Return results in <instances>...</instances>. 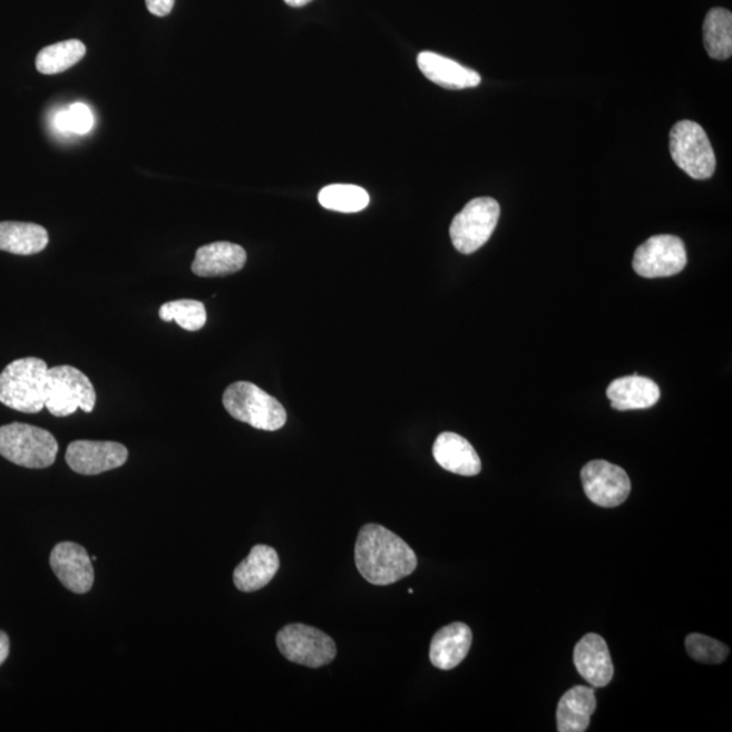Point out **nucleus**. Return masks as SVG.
<instances>
[{"instance_id":"obj_21","label":"nucleus","mask_w":732,"mask_h":732,"mask_svg":"<svg viewBox=\"0 0 732 732\" xmlns=\"http://www.w3.org/2000/svg\"><path fill=\"white\" fill-rule=\"evenodd\" d=\"M48 231L39 224L0 223V250L16 255H35L48 246Z\"/></svg>"},{"instance_id":"obj_8","label":"nucleus","mask_w":732,"mask_h":732,"mask_svg":"<svg viewBox=\"0 0 732 732\" xmlns=\"http://www.w3.org/2000/svg\"><path fill=\"white\" fill-rule=\"evenodd\" d=\"M280 653L297 665L318 668L333 662L336 646L323 631L305 624H290L277 634Z\"/></svg>"},{"instance_id":"obj_26","label":"nucleus","mask_w":732,"mask_h":732,"mask_svg":"<svg viewBox=\"0 0 732 732\" xmlns=\"http://www.w3.org/2000/svg\"><path fill=\"white\" fill-rule=\"evenodd\" d=\"M53 127L61 134H89L94 127V116L89 106L72 104L66 109L56 113Z\"/></svg>"},{"instance_id":"obj_9","label":"nucleus","mask_w":732,"mask_h":732,"mask_svg":"<svg viewBox=\"0 0 732 732\" xmlns=\"http://www.w3.org/2000/svg\"><path fill=\"white\" fill-rule=\"evenodd\" d=\"M685 244L679 236L655 235L641 244L634 255V271L644 279L672 277L684 271Z\"/></svg>"},{"instance_id":"obj_17","label":"nucleus","mask_w":732,"mask_h":732,"mask_svg":"<svg viewBox=\"0 0 732 732\" xmlns=\"http://www.w3.org/2000/svg\"><path fill=\"white\" fill-rule=\"evenodd\" d=\"M433 456L438 466L449 472L461 475V477H475L481 471V461L477 450L465 437L449 433V431L437 437Z\"/></svg>"},{"instance_id":"obj_27","label":"nucleus","mask_w":732,"mask_h":732,"mask_svg":"<svg viewBox=\"0 0 732 732\" xmlns=\"http://www.w3.org/2000/svg\"><path fill=\"white\" fill-rule=\"evenodd\" d=\"M685 647L691 658L702 663H710V665L724 662L730 654V650L725 644L702 634L687 636Z\"/></svg>"},{"instance_id":"obj_1","label":"nucleus","mask_w":732,"mask_h":732,"mask_svg":"<svg viewBox=\"0 0 732 732\" xmlns=\"http://www.w3.org/2000/svg\"><path fill=\"white\" fill-rule=\"evenodd\" d=\"M354 560L362 578L377 586L397 584L414 573L418 566L417 555L409 544L379 524L361 528Z\"/></svg>"},{"instance_id":"obj_11","label":"nucleus","mask_w":732,"mask_h":732,"mask_svg":"<svg viewBox=\"0 0 732 732\" xmlns=\"http://www.w3.org/2000/svg\"><path fill=\"white\" fill-rule=\"evenodd\" d=\"M127 460L128 449L113 441H74L66 452L68 467L87 477L120 468Z\"/></svg>"},{"instance_id":"obj_10","label":"nucleus","mask_w":732,"mask_h":732,"mask_svg":"<svg viewBox=\"0 0 732 732\" xmlns=\"http://www.w3.org/2000/svg\"><path fill=\"white\" fill-rule=\"evenodd\" d=\"M580 478L586 497L601 508H617L629 497L631 480L627 472L612 462H587L582 468Z\"/></svg>"},{"instance_id":"obj_19","label":"nucleus","mask_w":732,"mask_h":732,"mask_svg":"<svg viewBox=\"0 0 732 732\" xmlns=\"http://www.w3.org/2000/svg\"><path fill=\"white\" fill-rule=\"evenodd\" d=\"M612 409L618 411L650 409L661 398L660 387L655 381L637 377H625L613 380L606 390Z\"/></svg>"},{"instance_id":"obj_29","label":"nucleus","mask_w":732,"mask_h":732,"mask_svg":"<svg viewBox=\"0 0 732 732\" xmlns=\"http://www.w3.org/2000/svg\"><path fill=\"white\" fill-rule=\"evenodd\" d=\"M10 653V641L9 636L4 632L0 631V665L8 660Z\"/></svg>"},{"instance_id":"obj_3","label":"nucleus","mask_w":732,"mask_h":732,"mask_svg":"<svg viewBox=\"0 0 732 732\" xmlns=\"http://www.w3.org/2000/svg\"><path fill=\"white\" fill-rule=\"evenodd\" d=\"M223 406L236 421L255 429L275 431L286 423L284 406L248 381L231 384L224 392Z\"/></svg>"},{"instance_id":"obj_20","label":"nucleus","mask_w":732,"mask_h":732,"mask_svg":"<svg viewBox=\"0 0 732 732\" xmlns=\"http://www.w3.org/2000/svg\"><path fill=\"white\" fill-rule=\"evenodd\" d=\"M597 709L596 692L584 685L574 686L563 694L556 711L559 732H584Z\"/></svg>"},{"instance_id":"obj_6","label":"nucleus","mask_w":732,"mask_h":732,"mask_svg":"<svg viewBox=\"0 0 732 732\" xmlns=\"http://www.w3.org/2000/svg\"><path fill=\"white\" fill-rule=\"evenodd\" d=\"M672 158L682 172L697 180L710 179L716 170V156L702 125L680 121L671 130Z\"/></svg>"},{"instance_id":"obj_15","label":"nucleus","mask_w":732,"mask_h":732,"mask_svg":"<svg viewBox=\"0 0 732 732\" xmlns=\"http://www.w3.org/2000/svg\"><path fill=\"white\" fill-rule=\"evenodd\" d=\"M472 646V631L465 623H453L437 632L430 644V662L440 671H452L467 658Z\"/></svg>"},{"instance_id":"obj_4","label":"nucleus","mask_w":732,"mask_h":732,"mask_svg":"<svg viewBox=\"0 0 732 732\" xmlns=\"http://www.w3.org/2000/svg\"><path fill=\"white\" fill-rule=\"evenodd\" d=\"M58 452L59 443L48 430L18 422L0 428V456L17 466L48 468Z\"/></svg>"},{"instance_id":"obj_25","label":"nucleus","mask_w":732,"mask_h":732,"mask_svg":"<svg viewBox=\"0 0 732 732\" xmlns=\"http://www.w3.org/2000/svg\"><path fill=\"white\" fill-rule=\"evenodd\" d=\"M159 318L163 322H177L186 331H198L206 323V310L197 300H175L160 306Z\"/></svg>"},{"instance_id":"obj_14","label":"nucleus","mask_w":732,"mask_h":732,"mask_svg":"<svg viewBox=\"0 0 732 732\" xmlns=\"http://www.w3.org/2000/svg\"><path fill=\"white\" fill-rule=\"evenodd\" d=\"M246 261L247 254L240 244L216 242L197 250L192 271L198 277H222L241 272Z\"/></svg>"},{"instance_id":"obj_23","label":"nucleus","mask_w":732,"mask_h":732,"mask_svg":"<svg viewBox=\"0 0 732 732\" xmlns=\"http://www.w3.org/2000/svg\"><path fill=\"white\" fill-rule=\"evenodd\" d=\"M86 46L79 40H67L41 49L36 67L43 75L61 74L85 58Z\"/></svg>"},{"instance_id":"obj_7","label":"nucleus","mask_w":732,"mask_h":732,"mask_svg":"<svg viewBox=\"0 0 732 732\" xmlns=\"http://www.w3.org/2000/svg\"><path fill=\"white\" fill-rule=\"evenodd\" d=\"M500 215V206L490 197L475 198L450 224V240L461 254H472L490 240Z\"/></svg>"},{"instance_id":"obj_12","label":"nucleus","mask_w":732,"mask_h":732,"mask_svg":"<svg viewBox=\"0 0 732 732\" xmlns=\"http://www.w3.org/2000/svg\"><path fill=\"white\" fill-rule=\"evenodd\" d=\"M51 567L66 589L77 594L91 591L94 585L92 560L79 544L59 543L51 554Z\"/></svg>"},{"instance_id":"obj_16","label":"nucleus","mask_w":732,"mask_h":732,"mask_svg":"<svg viewBox=\"0 0 732 732\" xmlns=\"http://www.w3.org/2000/svg\"><path fill=\"white\" fill-rule=\"evenodd\" d=\"M280 569L277 550L273 547L258 544L250 550L247 559H244L234 572V584L237 591L253 593L264 589L271 584Z\"/></svg>"},{"instance_id":"obj_28","label":"nucleus","mask_w":732,"mask_h":732,"mask_svg":"<svg viewBox=\"0 0 732 732\" xmlns=\"http://www.w3.org/2000/svg\"><path fill=\"white\" fill-rule=\"evenodd\" d=\"M175 0H146L147 9L156 17L170 14Z\"/></svg>"},{"instance_id":"obj_24","label":"nucleus","mask_w":732,"mask_h":732,"mask_svg":"<svg viewBox=\"0 0 732 732\" xmlns=\"http://www.w3.org/2000/svg\"><path fill=\"white\" fill-rule=\"evenodd\" d=\"M319 204L325 209L355 214L369 205V194L355 185H330L319 192Z\"/></svg>"},{"instance_id":"obj_22","label":"nucleus","mask_w":732,"mask_h":732,"mask_svg":"<svg viewBox=\"0 0 732 732\" xmlns=\"http://www.w3.org/2000/svg\"><path fill=\"white\" fill-rule=\"evenodd\" d=\"M704 47L710 58L728 60L732 55V14L730 10H710L704 21Z\"/></svg>"},{"instance_id":"obj_18","label":"nucleus","mask_w":732,"mask_h":732,"mask_svg":"<svg viewBox=\"0 0 732 732\" xmlns=\"http://www.w3.org/2000/svg\"><path fill=\"white\" fill-rule=\"evenodd\" d=\"M417 61L424 77L443 89L465 90L480 85L481 78L477 71L469 70L458 61L443 58L441 55L421 52Z\"/></svg>"},{"instance_id":"obj_2","label":"nucleus","mask_w":732,"mask_h":732,"mask_svg":"<svg viewBox=\"0 0 732 732\" xmlns=\"http://www.w3.org/2000/svg\"><path fill=\"white\" fill-rule=\"evenodd\" d=\"M48 365L37 357L12 361L0 373V403L37 414L46 407Z\"/></svg>"},{"instance_id":"obj_30","label":"nucleus","mask_w":732,"mask_h":732,"mask_svg":"<svg viewBox=\"0 0 732 732\" xmlns=\"http://www.w3.org/2000/svg\"><path fill=\"white\" fill-rule=\"evenodd\" d=\"M287 6L291 8H303V6L309 4L312 0H284Z\"/></svg>"},{"instance_id":"obj_13","label":"nucleus","mask_w":732,"mask_h":732,"mask_svg":"<svg viewBox=\"0 0 732 732\" xmlns=\"http://www.w3.org/2000/svg\"><path fill=\"white\" fill-rule=\"evenodd\" d=\"M574 665L582 679L594 687L609 685L615 674L608 644L597 634H587L577 643Z\"/></svg>"},{"instance_id":"obj_5","label":"nucleus","mask_w":732,"mask_h":732,"mask_svg":"<svg viewBox=\"0 0 732 732\" xmlns=\"http://www.w3.org/2000/svg\"><path fill=\"white\" fill-rule=\"evenodd\" d=\"M97 403L96 388L84 372L71 365L48 368L46 409L65 418L78 410L92 412Z\"/></svg>"}]
</instances>
